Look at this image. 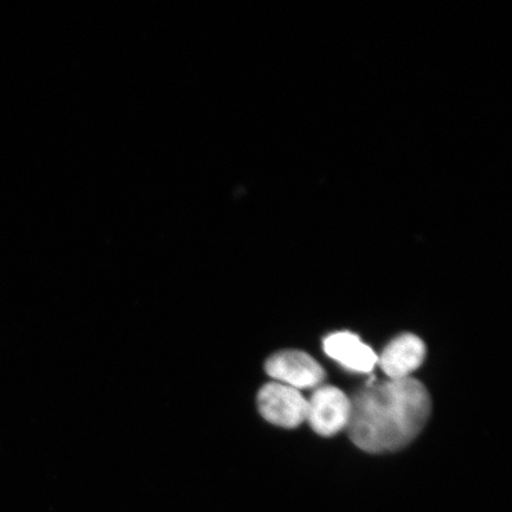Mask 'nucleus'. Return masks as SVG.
Returning a JSON list of instances; mask_svg holds the SVG:
<instances>
[{
	"mask_svg": "<svg viewBox=\"0 0 512 512\" xmlns=\"http://www.w3.org/2000/svg\"><path fill=\"white\" fill-rule=\"evenodd\" d=\"M350 405L349 437L369 453L398 451L412 443L432 409L427 388L411 377L371 384Z\"/></svg>",
	"mask_w": 512,
	"mask_h": 512,
	"instance_id": "f257e3e1",
	"label": "nucleus"
},
{
	"mask_svg": "<svg viewBox=\"0 0 512 512\" xmlns=\"http://www.w3.org/2000/svg\"><path fill=\"white\" fill-rule=\"evenodd\" d=\"M258 406L265 420L281 427H298L307 416V400L298 389L277 382L260 389Z\"/></svg>",
	"mask_w": 512,
	"mask_h": 512,
	"instance_id": "f03ea898",
	"label": "nucleus"
},
{
	"mask_svg": "<svg viewBox=\"0 0 512 512\" xmlns=\"http://www.w3.org/2000/svg\"><path fill=\"white\" fill-rule=\"evenodd\" d=\"M350 399L341 389L320 387L307 401V416L312 430L323 437H331L348 426Z\"/></svg>",
	"mask_w": 512,
	"mask_h": 512,
	"instance_id": "7ed1b4c3",
	"label": "nucleus"
},
{
	"mask_svg": "<svg viewBox=\"0 0 512 512\" xmlns=\"http://www.w3.org/2000/svg\"><path fill=\"white\" fill-rule=\"evenodd\" d=\"M266 373L292 388H313L325 379L320 364L304 351L286 350L268 358Z\"/></svg>",
	"mask_w": 512,
	"mask_h": 512,
	"instance_id": "20e7f679",
	"label": "nucleus"
},
{
	"mask_svg": "<svg viewBox=\"0 0 512 512\" xmlns=\"http://www.w3.org/2000/svg\"><path fill=\"white\" fill-rule=\"evenodd\" d=\"M426 356L424 342L418 336L405 334L396 337L383 350L379 358L384 374L390 380L406 379L409 374L418 369Z\"/></svg>",
	"mask_w": 512,
	"mask_h": 512,
	"instance_id": "39448f33",
	"label": "nucleus"
},
{
	"mask_svg": "<svg viewBox=\"0 0 512 512\" xmlns=\"http://www.w3.org/2000/svg\"><path fill=\"white\" fill-rule=\"evenodd\" d=\"M325 354L334 358L344 368L356 373H370L379 357L351 332H337L324 339Z\"/></svg>",
	"mask_w": 512,
	"mask_h": 512,
	"instance_id": "423d86ee",
	"label": "nucleus"
}]
</instances>
